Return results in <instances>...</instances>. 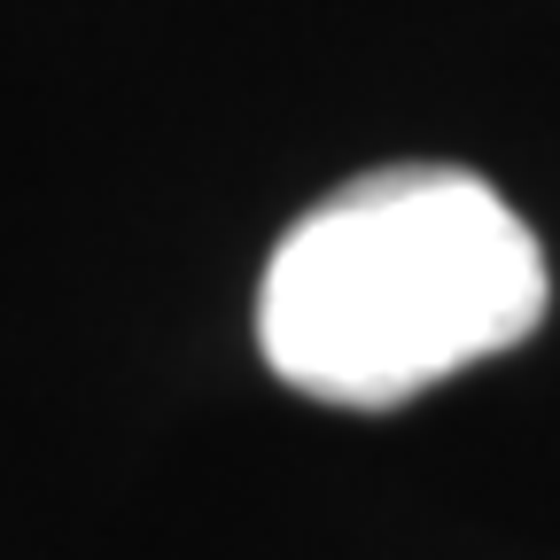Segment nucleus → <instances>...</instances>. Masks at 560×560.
<instances>
[{"mask_svg": "<svg viewBox=\"0 0 560 560\" xmlns=\"http://www.w3.org/2000/svg\"><path fill=\"white\" fill-rule=\"evenodd\" d=\"M545 304V249L490 179L382 164L280 234L257 289V342L296 397L389 412L529 342Z\"/></svg>", "mask_w": 560, "mask_h": 560, "instance_id": "1", "label": "nucleus"}]
</instances>
